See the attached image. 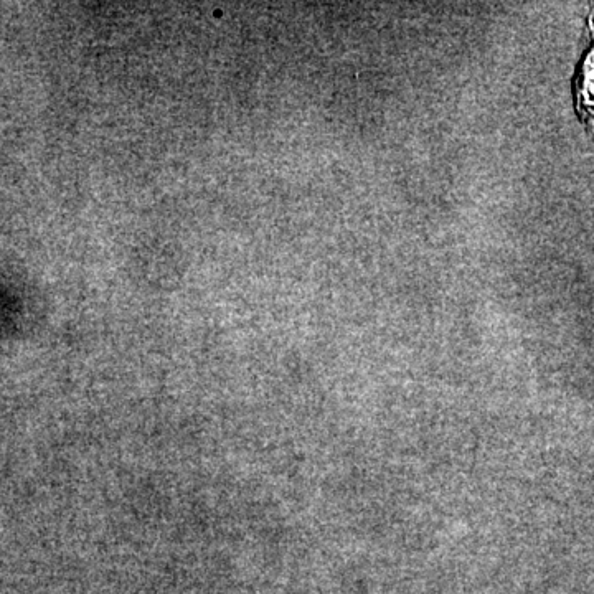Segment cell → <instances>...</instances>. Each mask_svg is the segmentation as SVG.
I'll list each match as a JSON object with an SVG mask.
<instances>
[{
    "label": "cell",
    "mask_w": 594,
    "mask_h": 594,
    "mask_svg": "<svg viewBox=\"0 0 594 594\" xmlns=\"http://www.w3.org/2000/svg\"><path fill=\"white\" fill-rule=\"evenodd\" d=\"M591 27H593L594 38V12L591 17ZM576 106L583 123L588 128L594 129V45L581 66L580 78L576 83Z\"/></svg>",
    "instance_id": "1"
}]
</instances>
